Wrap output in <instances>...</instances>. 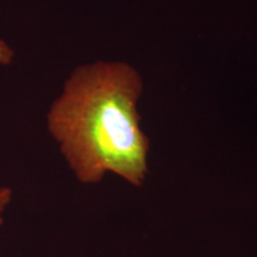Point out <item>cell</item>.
Wrapping results in <instances>:
<instances>
[{
    "mask_svg": "<svg viewBox=\"0 0 257 257\" xmlns=\"http://www.w3.org/2000/svg\"><path fill=\"white\" fill-rule=\"evenodd\" d=\"M142 89L140 74L123 62L83 64L70 74L47 124L80 182L96 184L111 172L143 184L149 141L137 112Z\"/></svg>",
    "mask_w": 257,
    "mask_h": 257,
    "instance_id": "1",
    "label": "cell"
},
{
    "mask_svg": "<svg viewBox=\"0 0 257 257\" xmlns=\"http://www.w3.org/2000/svg\"><path fill=\"white\" fill-rule=\"evenodd\" d=\"M14 198V191L9 186H0V229L5 220V213Z\"/></svg>",
    "mask_w": 257,
    "mask_h": 257,
    "instance_id": "2",
    "label": "cell"
},
{
    "mask_svg": "<svg viewBox=\"0 0 257 257\" xmlns=\"http://www.w3.org/2000/svg\"><path fill=\"white\" fill-rule=\"evenodd\" d=\"M15 57V51L8 42L0 40V66H9Z\"/></svg>",
    "mask_w": 257,
    "mask_h": 257,
    "instance_id": "3",
    "label": "cell"
}]
</instances>
